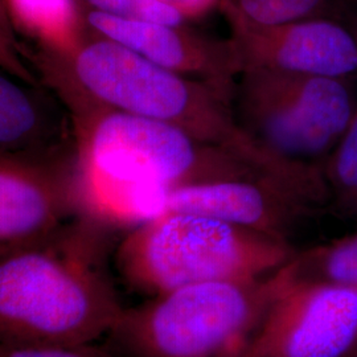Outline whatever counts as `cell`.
I'll use <instances>...</instances> for the list:
<instances>
[{"label": "cell", "instance_id": "1", "mask_svg": "<svg viewBox=\"0 0 357 357\" xmlns=\"http://www.w3.org/2000/svg\"><path fill=\"white\" fill-rule=\"evenodd\" d=\"M66 101L75 112L78 139L76 199L96 220L141 225L166 212L167 196L176 188L271 178L241 155L176 126L82 100Z\"/></svg>", "mask_w": 357, "mask_h": 357}, {"label": "cell", "instance_id": "2", "mask_svg": "<svg viewBox=\"0 0 357 357\" xmlns=\"http://www.w3.org/2000/svg\"><path fill=\"white\" fill-rule=\"evenodd\" d=\"M47 73L65 97L176 126L200 141L227 147L264 174L265 163L237 128L231 93L153 64L97 35L68 56L45 57Z\"/></svg>", "mask_w": 357, "mask_h": 357}, {"label": "cell", "instance_id": "3", "mask_svg": "<svg viewBox=\"0 0 357 357\" xmlns=\"http://www.w3.org/2000/svg\"><path fill=\"white\" fill-rule=\"evenodd\" d=\"M61 233V231H60ZM0 257V340L90 345L123 314L89 236L76 233Z\"/></svg>", "mask_w": 357, "mask_h": 357}, {"label": "cell", "instance_id": "4", "mask_svg": "<svg viewBox=\"0 0 357 357\" xmlns=\"http://www.w3.org/2000/svg\"><path fill=\"white\" fill-rule=\"evenodd\" d=\"M237 128L277 178L328 199L323 167L357 110V77L245 69L234 82Z\"/></svg>", "mask_w": 357, "mask_h": 357}, {"label": "cell", "instance_id": "5", "mask_svg": "<svg viewBox=\"0 0 357 357\" xmlns=\"http://www.w3.org/2000/svg\"><path fill=\"white\" fill-rule=\"evenodd\" d=\"M295 253L286 240L216 217L165 212L128 233L115 264L132 289L158 296L205 282L261 278Z\"/></svg>", "mask_w": 357, "mask_h": 357}, {"label": "cell", "instance_id": "6", "mask_svg": "<svg viewBox=\"0 0 357 357\" xmlns=\"http://www.w3.org/2000/svg\"><path fill=\"white\" fill-rule=\"evenodd\" d=\"M287 281L282 266L255 280L180 287L125 310L110 333L134 357H240Z\"/></svg>", "mask_w": 357, "mask_h": 357}, {"label": "cell", "instance_id": "7", "mask_svg": "<svg viewBox=\"0 0 357 357\" xmlns=\"http://www.w3.org/2000/svg\"><path fill=\"white\" fill-rule=\"evenodd\" d=\"M356 344L357 287L289 280L240 357H348Z\"/></svg>", "mask_w": 357, "mask_h": 357}, {"label": "cell", "instance_id": "8", "mask_svg": "<svg viewBox=\"0 0 357 357\" xmlns=\"http://www.w3.org/2000/svg\"><path fill=\"white\" fill-rule=\"evenodd\" d=\"M229 26V40L245 69H268L306 76L357 77L355 28L333 19H307L259 24L237 11L229 0L218 6Z\"/></svg>", "mask_w": 357, "mask_h": 357}, {"label": "cell", "instance_id": "9", "mask_svg": "<svg viewBox=\"0 0 357 357\" xmlns=\"http://www.w3.org/2000/svg\"><path fill=\"white\" fill-rule=\"evenodd\" d=\"M321 205L317 197L289 183L259 178L176 188L167 196L166 212L216 217L289 241L294 227Z\"/></svg>", "mask_w": 357, "mask_h": 357}, {"label": "cell", "instance_id": "10", "mask_svg": "<svg viewBox=\"0 0 357 357\" xmlns=\"http://www.w3.org/2000/svg\"><path fill=\"white\" fill-rule=\"evenodd\" d=\"M88 24L153 64L233 93L243 65L231 41L206 38L181 26L130 20L91 10Z\"/></svg>", "mask_w": 357, "mask_h": 357}, {"label": "cell", "instance_id": "11", "mask_svg": "<svg viewBox=\"0 0 357 357\" xmlns=\"http://www.w3.org/2000/svg\"><path fill=\"white\" fill-rule=\"evenodd\" d=\"M73 196L51 171L0 153V257L59 234Z\"/></svg>", "mask_w": 357, "mask_h": 357}, {"label": "cell", "instance_id": "12", "mask_svg": "<svg viewBox=\"0 0 357 357\" xmlns=\"http://www.w3.org/2000/svg\"><path fill=\"white\" fill-rule=\"evenodd\" d=\"M13 19L53 56H68L82 43L75 0H4Z\"/></svg>", "mask_w": 357, "mask_h": 357}, {"label": "cell", "instance_id": "13", "mask_svg": "<svg viewBox=\"0 0 357 357\" xmlns=\"http://www.w3.org/2000/svg\"><path fill=\"white\" fill-rule=\"evenodd\" d=\"M283 268L291 282L357 287V233L296 252Z\"/></svg>", "mask_w": 357, "mask_h": 357}, {"label": "cell", "instance_id": "14", "mask_svg": "<svg viewBox=\"0 0 357 357\" xmlns=\"http://www.w3.org/2000/svg\"><path fill=\"white\" fill-rule=\"evenodd\" d=\"M23 84L0 72V153L31 146L47 128L41 105Z\"/></svg>", "mask_w": 357, "mask_h": 357}, {"label": "cell", "instance_id": "15", "mask_svg": "<svg viewBox=\"0 0 357 357\" xmlns=\"http://www.w3.org/2000/svg\"><path fill=\"white\" fill-rule=\"evenodd\" d=\"M259 24H283L307 19H333L355 26L357 0H229Z\"/></svg>", "mask_w": 357, "mask_h": 357}, {"label": "cell", "instance_id": "16", "mask_svg": "<svg viewBox=\"0 0 357 357\" xmlns=\"http://www.w3.org/2000/svg\"><path fill=\"white\" fill-rule=\"evenodd\" d=\"M323 172L330 202L345 213L357 216V110L326 160Z\"/></svg>", "mask_w": 357, "mask_h": 357}, {"label": "cell", "instance_id": "17", "mask_svg": "<svg viewBox=\"0 0 357 357\" xmlns=\"http://www.w3.org/2000/svg\"><path fill=\"white\" fill-rule=\"evenodd\" d=\"M94 11L121 19L181 26L187 20L162 0H86Z\"/></svg>", "mask_w": 357, "mask_h": 357}, {"label": "cell", "instance_id": "18", "mask_svg": "<svg viewBox=\"0 0 357 357\" xmlns=\"http://www.w3.org/2000/svg\"><path fill=\"white\" fill-rule=\"evenodd\" d=\"M0 70L28 85H35V75L26 64V57L10 23V13L4 0H0Z\"/></svg>", "mask_w": 357, "mask_h": 357}, {"label": "cell", "instance_id": "19", "mask_svg": "<svg viewBox=\"0 0 357 357\" xmlns=\"http://www.w3.org/2000/svg\"><path fill=\"white\" fill-rule=\"evenodd\" d=\"M0 357H103L90 345L38 344L0 340Z\"/></svg>", "mask_w": 357, "mask_h": 357}, {"label": "cell", "instance_id": "20", "mask_svg": "<svg viewBox=\"0 0 357 357\" xmlns=\"http://www.w3.org/2000/svg\"><path fill=\"white\" fill-rule=\"evenodd\" d=\"M169 7L175 8L185 20L202 17L215 7L220 6L221 0H162Z\"/></svg>", "mask_w": 357, "mask_h": 357}, {"label": "cell", "instance_id": "21", "mask_svg": "<svg viewBox=\"0 0 357 357\" xmlns=\"http://www.w3.org/2000/svg\"><path fill=\"white\" fill-rule=\"evenodd\" d=\"M348 357H357V344L355 345V348H354V351L351 352V355Z\"/></svg>", "mask_w": 357, "mask_h": 357}, {"label": "cell", "instance_id": "22", "mask_svg": "<svg viewBox=\"0 0 357 357\" xmlns=\"http://www.w3.org/2000/svg\"><path fill=\"white\" fill-rule=\"evenodd\" d=\"M354 28H355V32H356V35H357V20H356V24H355V26H354Z\"/></svg>", "mask_w": 357, "mask_h": 357}]
</instances>
